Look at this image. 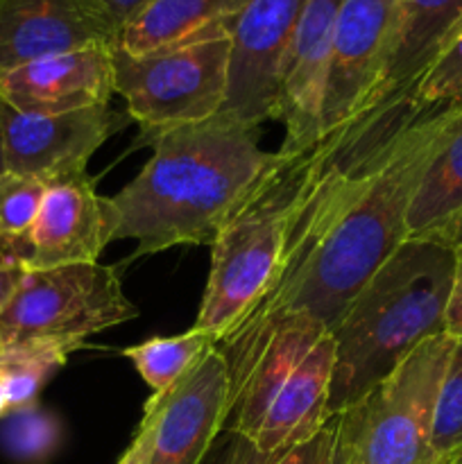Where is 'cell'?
I'll list each match as a JSON object with an SVG mask.
<instances>
[{
    "label": "cell",
    "mask_w": 462,
    "mask_h": 464,
    "mask_svg": "<svg viewBox=\"0 0 462 464\" xmlns=\"http://www.w3.org/2000/svg\"><path fill=\"white\" fill-rule=\"evenodd\" d=\"M460 118L462 109H421L408 95L326 134L279 272L226 343L290 311L308 313L331 329L408 238L417 186Z\"/></svg>",
    "instance_id": "1"
},
{
    "label": "cell",
    "mask_w": 462,
    "mask_h": 464,
    "mask_svg": "<svg viewBox=\"0 0 462 464\" xmlns=\"http://www.w3.org/2000/svg\"><path fill=\"white\" fill-rule=\"evenodd\" d=\"M152 157L116 195L104 198L109 238L134 240L136 256L177 245H213L276 152L261 130L211 118L145 136Z\"/></svg>",
    "instance_id": "2"
},
{
    "label": "cell",
    "mask_w": 462,
    "mask_h": 464,
    "mask_svg": "<svg viewBox=\"0 0 462 464\" xmlns=\"http://www.w3.org/2000/svg\"><path fill=\"white\" fill-rule=\"evenodd\" d=\"M217 349L229 365L225 433L276 453L317 438L331 421L335 344L324 322L279 313Z\"/></svg>",
    "instance_id": "3"
},
{
    "label": "cell",
    "mask_w": 462,
    "mask_h": 464,
    "mask_svg": "<svg viewBox=\"0 0 462 464\" xmlns=\"http://www.w3.org/2000/svg\"><path fill=\"white\" fill-rule=\"evenodd\" d=\"M453 247L406 238L338 317L329 415L356 403L424 340L447 331Z\"/></svg>",
    "instance_id": "4"
},
{
    "label": "cell",
    "mask_w": 462,
    "mask_h": 464,
    "mask_svg": "<svg viewBox=\"0 0 462 464\" xmlns=\"http://www.w3.org/2000/svg\"><path fill=\"white\" fill-rule=\"evenodd\" d=\"M320 166V143L308 152L285 154L249 190L211 245V267L195 329L216 347L247 322L284 261L290 229Z\"/></svg>",
    "instance_id": "5"
},
{
    "label": "cell",
    "mask_w": 462,
    "mask_h": 464,
    "mask_svg": "<svg viewBox=\"0 0 462 464\" xmlns=\"http://www.w3.org/2000/svg\"><path fill=\"white\" fill-rule=\"evenodd\" d=\"M453 344L447 331L424 340L333 417L340 464H435V406Z\"/></svg>",
    "instance_id": "6"
},
{
    "label": "cell",
    "mask_w": 462,
    "mask_h": 464,
    "mask_svg": "<svg viewBox=\"0 0 462 464\" xmlns=\"http://www.w3.org/2000/svg\"><path fill=\"white\" fill-rule=\"evenodd\" d=\"M139 317L120 276L100 263L27 267L0 313V347L27 340L80 343Z\"/></svg>",
    "instance_id": "7"
},
{
    "label": "cell",
    "mask_w": 462,
    "mask_h": 464,
    "mask_svg": "<svg viewBox=\"0 0 462 464\" xmlns=\"http://www.w3.org/2000/svg\"><path fill=\"white\" fill-rule=\"evenodd\" d=\"M229 48L231 36L145 54L113 45V91L143 136L207 122L225 104Z\"/></svg>",
    "instance_id": "8"
},
{
    "label": "cell",
    "mask_w": 462,
    "mask_h": 464,
    "mask_svg": "<svg viewBox=\"0 0 462 464\" xmlns=\"http://www.w3.org/2000/svg\"><path fill=\"white\" fill-rule=\"evenodd\" d=\"M229 411V365L213 347L184 379L152 392L140 417V464H202Z\"/></svg>",
    "instance_id": "9"
},
{
    "label": "cell",
    "mask_w": 462,
    "mask_h": 464,
    "mask_svg": "<svg viewBox=\"0 0 462 464\" xmlns=\"http://www.w3.org/2000/svg\"><path fill=\"white\" fill-rule=\"evenodd\" d=\"M306 0H249L231 30L225 104L216 118L261 127L274 121L285 53Z\"/></svg>",
    "instance_id": "10"
},
{
    "label": "cell",
    "mask_w": 462,
    "mask_h": 464,
    "mask_svg": "<svg viewBox=\"0 0 462 464\" xmlns=\"http://www.w3.org/2000/svg\"><path fill=\"white\" fill-rule=\"evenodd\" d=\"M399 0H342L335 21L322 131L340 130L370 104L394 44Z\"/></svg>",
    "instance_id": "11"
},
{
    "label": "cell",
    "mask_w": 462,
    "mask_h": 464,
    "mask_svg": "<svg viewBox=\"0 0 462 464\" xmlns=\"http://www.w3.org/2000/svg\"><path fill=\"white\" fill-rule=\"evenodd\" d=\"M7 172L34 177L45 186L84 175L91 157L125 127L122 113L104 107L68 113H21L0 102Z\"/></svg>",
    "instance_id": "12"
},
{
    "label": "cell",
    "mask_w": 462,
    "mask_h": 464,
    "mask_svg": "<svg viewBox=\"0 0 462 464\" xmlns=\"http://www.w3.org/2000/svg\"><path fill=\"white\" fill-rule=\"evenodd\" d=\"M342 0H306L285 53L276 116L285 136L281 152L299 154L322 139V104L329 77L335 21Z\"/></svg>",
    "instance_id": "13"
},
{
    "label": "cell",
    "mask_w": 462,
    "mask_h": 464,
    "mask_svg": "<svg viewBox=\"0 0 462 464\" xmlns=\"http://www.w3.org/2000/svg\"><path fill=\"white\" fill-rule=\"evenodd\" d=\"M118 36L95 0H0V75L53 54L118 45Z\"/></svg>",
    "instance_id": "14"
},
{
    "label": "cell",
    "mask_w": 462,
    "mask_h": 464,
    "mask_svg": "<svg viewBox=\"0 0 462 464\" xmlns=\"http://www.w3.org/2000/svg\"><path fill=\"white\" fill-rule=\"evenodd\" d=\"M113 45L72 50L0 75V102L21 113H68L104 107L113 91Z\"/></svg>",
    "instance_id": "15"
},
{
    "label": "cell",
    "mask_w": 462,
    "mask_h": 464,
    "mask_svg": "<svg viewBox=\"0 0 462 464\" xmlns=\"http://www.w3.org/2000/svg\"><path fill=\"white\" fill-rule=\"evenodd\" d=\"M109 222L104 198L95 193L89 172L48 184L30 236L27 267L98 263L107 245Z\"/></svg>",
    "instance_id": "16"
},
{
    "label": "cell",
    "mask_w": 462,
    "mask_h": 464,
    "mask_svg": "<svg viewBox=\"0 0 462 464\" xmlns=\"http://www.w3.org/2000/svg\"><path fill=\"white\" fill-rule=\"evenodd\" d=\"M462 32V0H399L388 68L362 113L408 98L430 63Z\"/></svg>",
    "instance_id": "17"
},
{
    "label": "cell",
    "mask_w": 462,
    "mask_h": 464,
    "mask_svg": "<svg viewBox=\"0 0 462 464\" xmlns=\"http://www.w3.org/2000/svg\"><path fill=\"white\" fill-rule=\"evenodd\" d=\"M247 5L249 0H149L120 30L118 48L145 54L231 36Z\"/></svg>",
    "instance_id": "18"
},
{
    "label": "cell",
    "mask_w": 462,
    "mask_h": 464,
    "mask_svg": "<svg viewBox=\"0 0 462 464\" xmlns=\"http://www.w3.org/2000/svg\"><path fill=\"white\" fill-rule=\"evenodd\" d=\"M462 222V118L435 152L408 208V238L451 243Z\"/></svg>",
    "instance_id": "19"
},
{
    "label": "cell",
    "mask_w": 462,
    "mask_h": 464,
    "mask_svg": "<svg viewBox=\"0 0 462 464\" xmlns=\"http://www.w3.org/2000/svg\"><path fill=\"white\" fill-rule=\"evenodd\" d=\"M82 347L84 344L63 340H27L0 347V376L9 411L36 403L41 388L66 365L68 356Z\"/></svg>",
    "instance_id": "20"
},
{
    "label": "cell",
    "mask_w": 462,
    "mask_h": 464,
    "mask_svg": "<svg viewBox=\"0 0 462 464\" xmlns=\"http://www.w3.org/2000/svg\"><path fill=\"white\" fill-rule=\"evenodd\" d=\"M213 347L216 340L193 326L186 334L149 338L134 347L122 349V356L134 365L152 392H163L184 379Z\"/></svg>",
    "instance_id": "21"
},
{
    "label": "cell",
    "mask_w": 462,
    "mask_h": 464,
    "mask_svg": "<svg viewBox=\"0 0 462 464\" xmlns=\"http://www.w3.org/2000/svg\"><path fill=\"white\" fill-rule=\"evenodd\" d=\"M48 186L34 177L5 172L0 177V240L30 258V236Z\"/></svg>",
    "instance_id": "22"
},
{
    "label": "cell",
    "mask_w": 462,
    "mask_h": 464,
    "mask_svg": "<svg viewBox=\"0 0 462 464\" xmlns=\"http://www.w3.org/2000/svg\"><path fill=\"white\" fill-rule=\"evenodd\" d=\"M62 440V426L57 417L45 412L36 403L9 411L3 417L0 442L3 449L18 462H43L57 451Z\"/></svg>",
    "instance_id": "23"
},
{
    "label": "cell",
    "mask_w": 462,
    "mask_h": 464,
    "mask_svg": "<svg viewBox=\"0 0 462 464\" xmlns=\"http://www.w3.org/2000/svg\"><path fill=\"white\" fill-rule=\"evenodd\" d=\"M430 447L435 464L462 460V338H456L439 385Z\"/></svg>",
    "instance_id": "24"
},
{
    "label": "cell",
    "mask_w": 462,
    "mask_h": 464,
    "mask_svg": "<svg viewBox=\"0 0 462 464\" xmlns=\"http://www.w3.org/2000/svg\"><path fill=\"white\" fill-rule=\"evenodd\" d=\"M410 98L421 109H462V32L430 63Z\"/></svg>",
    "instance_id": "25"
},
{
    "label": "cell",
    "mask_w": 462,
    "mask_h": 464,
    "mask_svg": "<svg viewBox=\"0 0 462 464\" xmlns=\"http://www.w3.org/2000/svg\"><path fill=\"white\" fill-rule=\"evenodd\" d=\"M238 453L240 464H340L333 420L324 426V430L317 438L276 453L256 451L252 444L238 438Z\"/></svg>",
    "instance_id": "26"
},
{
    "label": "cell",
    "mask_w": 462,
    "mask_h": 464,
    "mask_svg": "<svg viewBox=\"0 0 462 464\" xmlns=\"http://www.w3.org/2000/svg\"><path fill=\"white\" fill-rule=\"evenodd\" d=\"M453 247V293L447 311V334L462 338V222L451 238Z\"/></svg>",
    "instance_id": "27"
},
{
    "label": "cell",
    "mask_w": 462,
    "mask_h": 464,
    "mask_svg": "<svg viewBox=\"0 0 462 464\" xmlns=\"http://www.w3.org/2000/svg\"><path fill=\"white\" fill-rule=\"evenodd\" d=\"M27 261L16 252L14 247H9L7 243L0 240V313H3L5 304L12 297L14 288L18 285L21 276L25 275Z\"/></svg>",
    "instance_id": "28"
},
{
    "label": "cell",
    "mask_w": 462,
    "mask_h": 464,
    "mask_svg": "<svg viewBox=\"0 0 462 464\" xmlns=\"http://www.w3.org/2000/svg\"><path fill=\"white\" fill-rule=\"evenodd\" d=\"M95 3L107 12V16L111 18L113 25H116L118 30H122V27H125L127 23L149 3V0H95Z\"/></svg>",
    "instance_id": "29"
},
{
    "label": "cell",
    "mask_w": 462,
    "mask_h": 464,
    "mask_svg": "<svg viewBox=\"0 0 462 464\" xmlns=\"http://www.w3.org/2000/svg\"><path fill=\"white\" fill-rule=\"evenodd\" d=\"M140 456H143V435L136 430L134 438H131L130 447L122 451V456L118 458L116 464H140Z\"/></svg>",
    "instance_id": "30"
},
{
    "label": "cell",
    "mask_w": 462,
    "mask_h": 464,
    "mask_svg": "<svg viewBox=\"0 0 462 464\" xmlns=\"http://www.w3.org/2000/svg\"><path fill=\"white\" fill-rule=\"evenodd\" d=\"M216 464H240V453H238V438L231 435V440L226 442V447L222 449V453L217 456Z\"/></svg>",
    "instance_id": "31"
},
{
    "label": "cell",
    "mask_w": 462,
    "mask_h": 464,
    "mask_svg": "<svg viewBox=\"0 0 462 464\" xmlns=\"http://www.w3.org/2000/svg\"><path fill=\"white\" fill-rule=\"evenodd\" d=\"M7 172V157H5V136H3V125H0V177Z\"/></svg>",
    "instance_id": "32"
},
{
    "label": "cell",
    "mask_w": 462,
    "mask_h": 464,
    "mask_svg": "<svg viewBox=\"0 0 462 464\" xmlns=\"http://www.w3.org/2000/svg\"><path fill=\"white\" fill-rule=\"evenodd\" d=\"M7 397H5V388H3V376H0V420L7 415Z\"/></svg>",
    "instance_id": "33"
},
{
    "label": "cell",
    "mask_w": 462,
    "mask_h": 464,
    "mask_svg": "<svg viewBox=\"0 0 462 464\" xmlns=\"http://www.w3.org/2000/svg\"><path fill=\"white\" fill-rule=\"evenodd\" d=\"M438 464H462V460H448V462H438Z\"/></svg>",
    "instance_id": "34"
}]
</instances>
